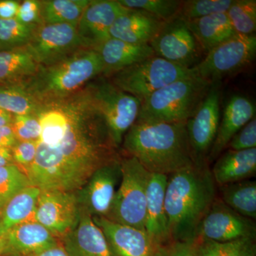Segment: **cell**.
I'll return each instance as SVG.
<instances>
[{"label":"cell","instance_id":"1","mask_svg":"<svg viewBox=\"0 0 256 256\" xmlns=\"http://www.w3.org/2000/svg\"><path fill=\"white\" fill-rule=\"evenodd\" d=\"M52 104L66 116V133L55 148L37 142L36 156L26 175L41 191L76 192L98 168L116 158V148L84 87Z\"/></svg>","mask_w":256,"mask_h":256},{"label":"cell","instance_id":"2","mask_svg":"<svg viewBox=\"0 0 256 256\" xmlns=\"http://www.w3.org/2000/svg\"><path fill=\"white\" fill-rule=\"evenodd\" d=\"M216 200V183L206 164L169 175L165 210L172 242H195L197 230Z\"/></svg>","mask_w":256,"mask_h":256},{"label":"cell","instance_id":"3","mask_svg":"<svg viewBox=\"0 0 256 256\" xmlns=\"http://www.w3.org/2000/svg\"><path fill=\"white\" fill-rule=\"evenodd\" d=\"M122 146L152 174H173L194 164L186 122L136 120L128 130Z\"/></svg>","mask_w":256,"mask_h":256},{"label":"cell","instance_id":"4","mask_svg":"<svg viewBox=\"0 0 256 256\" xmlns=\"http://www.w3.org/2000/svg\"><path fill=\"white\" fill-rule=\"evenodd\" d=\"M104 70L98 53L82 48L57 63L40 66L36 73L20 82L42 106L50 105L76 94Z\"/></svg>","mask_w":256,"mask_h":256},{"label":"cell","instance_id":"5","mask_svg":"<svg viewBox=\"0 0 256 256\" xmlns=\"http://www.w3.org/2000/svg\"><path fill=\"white\" fill-rule=\"evenodd\" d=\"M212 84L197 76L176 80L143 101L137 120L185 124L208 94Z\"/></svg>","mask_w":256,"mask_h":256},{"label":"cell","instance_id":"6","mask_svg":"<svg viewBox=\"0 0 256 256\" xmlns=\"http://www.w3.org/2000/svg\"><path fill=\"white\" fill-rule=\"evenodd\" d=\"M84 89L92 105L104 119L114 148H119L124 134L138 120L140 101L104 76L89 82Z\"/></svg>","mask_w":256,"mask_h":256},{"label":"cell","instance_id":"7","mask_svg":"<svg viewBox=\"0 0 256 256\" xmlns=\"http://www.w3.org/2000/svg\"><path fill=\"white\" fill-rule=\"evenodd\" d=\"M120 183L106 218L116 223L144 230L146 190L151 173L132 156L120 159Z\"/></svg>","mask_w":256,"mask_h":256},{"label":"cell","instance_id":"8","mask_svg":"<svg viewBox=\"0 0 256 256\" xmlns=\"http://www.w3.org/2000/svg\"><path fill=\"white\" fill-rule=\"evenodd\" d=\"M196 76L194 68L154 56L138 62L108 77L114 86L137 98L141 104L153 92L176 80Z\"/></svg>","mask_w":256,"mask_h":256},{"label":"cell","instance_id":"9","mask_svg":"<svg viewBox=\"0 0 256 256\" xmlns=\"http://www.w3.org/2000/svg\"><path fill=\"white\" fill-rule=\"evenodd\" d=\"M256 37L235 34L205 55L194 67L197 76L212 82H220L226 76L236 73L255 60Z\"/></svg>","mask_w":256,"mask_h":256},{"label":"cell","instance_id":"10","mask_svg":"<svg viewBox=\"0 0 256 256\" xmlns=\"http://www.w3.org/2000/svg\"><path fill=\"white\" fill-rule=\"evenodd\" d=\"M220 82H212L208 94L186 122L188 142L196 164H206L207 156L220 120Z\"/></svg>","mask_w":256,"mask_h":256},{"label":"cell","instance_id":"11","mask_svg":"<svg viewBox=\"0 0 256 256\" xmlns=\"http://www.w3.org/2000/svg\"><path fill=\"white\" fill-rule=\"evenodd\" d=\"M149 45L156 56L190 68L198 65L204 54L188 22L176 16L164 23Z\"/></svg>","mask_w":256,"mask_h":256},{"label":"cell","instance_id":"12","mask_svg":"<svg viewBox=\"0 0 256 256\" xmlns=\"http://www.w3.org/2000/svg\"><path fill=\"white\" fill-rule=\"evenodd\" d=\"M26 47L40 66L57 63L84 48L76 26L68 24H42Z\"/></svg>","mask_w":256,"mask_h":256},{"label":"cell","instance_id":"13","mask_svg":"<svg viewBox=\"0 0 256 256\" xmlns=\"http://www.w3.org/2000/svg\"><path fill=\"white\" fill-rule=\"evenodd\" d=\"M120 159L102 164L76 192L80 210L92 217H107L121 181Z\"/></svg>","mask_w":256,"mask_h":256},{"label":"cell","instance_id":"14","mask_svg":"<svg viewBox=\"0 0 256 256\" xmlns=\"http://www.w3.org/2000/svg\"><path fill=\"white\" fill-rule=\"evenodd\" d=\"M80 214L76 192L48 190L41 191L34 220L62 238L76 226Z\"/></svg>","mask_w":256,"mask_h":256},{"label":"cell","instance_id":"15","mask_svg":"<svg viewBox=\"0 0 256 256\" xmlns=\"http://www.w3.org/2000/svg\"><path fill=\"white\" fill-rule=\"evenodd\" d=\"M256 224L252 220L238 214L222 200H215L200 224L196 240L227 242L256 238Z\"/></svg>","mask_w":256,"mask_h":256},{"label":"cell","instance_id":"16","mask_svg":"<svg viewBox=\"0 0 256 256\" xmlns=\"http://www.w3.org/2000/svg\"><path fill=\"white\" fill-rule=\"evenodd\" d=\"M102 230L112 256H161L160 246L144 230L116 223L105 217H92Z\"/></svg>","mask_w":256,"mask_h":256},{"label":"cell","instance_id":"17","mask_svg":"<svg viewBox=\"0 0 256 256\" xmlns=\"http://www.w3.org/2000/svg\"><path fill=\"white\" fill-rule=\"evenodd\" d=\"M128 10L118 0H90L76 26L82 47L94 50L110 38L111 26Z\"/></svg>","mask_w":256,"mask_h":256},{"label":"cell","instance_id":"18","mask_svg":"<svg viewBox=\"0 0 256 256\" xmlns=\"http://www.w3.org/2000/svg\"><path fill=\"white\" fill-rule=\"evenodd\" d=\"M255 116L256 106L247 96L242 94L230 96L224 106L216 137L207 161L216 160L227 148L232 138Z\"/></svg>","mask_w":256,"mask_h":256},{"label":"cell","instance_id":"19","mask_svg":"<svg viewBox=\"0 0 256 256\" xmlns=\"http://www.w3.org/2000/svg\"><path fill=\"white\" fill-rule=\"evenodd\" d=\"M62 239L68 256H112L101 229L82 210L78 224Z\"/></svg>","mask_w":256,"mask_h":256},{"label":"cell","instance_id":"20","mask_svg":"<svg viewBox=\"0 0 256 256\" xmlns=\"http://www.w3.org/2000/svg\"><path fill=\"white\" fill-rule=\"evenodd\" d=\"M168 178L166 175L151 173L146 190L144 230L162 248L172 242L170 238L164 204Z\"/></svg>","mask_w":256,"mask_h":256},{"label":"cell","instance_id":"21","mask_svg":"<svg viewBox=\"0 0 256 256\" xmlns=\"http://www.w3.org/2000/svg\"><path fill=\"white\" fill-rule=\"evenodd\" d=\"M2 256H25L46 250L60 244L48 229L35 220L13 227L4 235Z\"/></svg>","mask_w":256,"mask_h":256},{"label":"cell","instance_id":"22","mask_svg":"<svg viewBox=\"0 0 256 256\" xmlns=\"http://www.w3.org/2000/svg\"><path fill=\"white\" fill-rule=\"evenodd\" d=\"M164 23L142 10L128 9L117 18L109 34L110 38L127 43L149 44Z\"/></svg>","mask_w":256,"mask_h":256},{"label":"cell","instance_id":"23","mask_svg":"<svg viewBox=\"0 0 256 256\" xmlns=\"http://www.w3.org/2000/svg\"><path fill=\"white\" fill-rule=\"evenodd\" d=\"M94 50L98 53L102 60L104 70L101 76L106 78L156 56L149 44H132L114 38L102 42Z\"/></svg>","mask_w":256,"mask_h":256},{"label":"cell","instance_id":"24","mask_svg":"<svg viewBox=\"0 0 256 256\" xmlns=\"http://www.w3.org/2000/svg\"><path fill=\"white\" fill-rule=\"evenodd\" d=\"M216 160L210 172L215 183L220 186L255 176L256 148L239 151L229 150Z\"/></svg>","mask_w":256,"mask_h":256},{"label":"cell","instance_id":"25","mask_svg":"<svg viewBox=\"0 0 256 256\" xmlns=\"http://www.w3.org/2000/svg\"><path fill=\"white\" fill-rule=\"evenodd\" d=\"M186 22L206 54L216 46L236 34L226 12L208 15Z\"/></svg>","mask_w":256,"mask_h":256},{"label":"cell","instance_id":"26","mask_svg":"<svg viewBox=\"0 0 256 256\" xmlns=\"http://www.w3.org/2000/svg\"><path fill=\"white\" fill-rule=\"evenodd\" d=\"M41 190L30 185L18 192L0 210V234L4 235L18 224L35 220V212Z\"/></svg>","mask_w":256,"mask_h":256},{"label":"cell","instance_id":"27","mask_svg":"<svg viewBox=\"0 0 256 256\" xmlns=\"http://www.w3.org/2000/svg\"><path fill=\"white\" fill-rule=\"evenodd\" d=\"M38 67L26 46L0 50V84L22 82L36 73Z\"/></svg>","mask_w":256,"mask_h":256},{"label":"cell","instance_id":"28","mask_svg":"<svg viewBox=\"0 0 256 256\" xmlns=\"http://www.w3.org/2000/svg\"><path fill=\"white\" fill-rule=\"evenodd\" d=\"M222 201L238 214L256 218V182H238L220 186Z\"/></svg>","mask_w":256,"mask_h":256},{"label":"cell","instance_id":"29","mask_svg":"<svg viewBox=\"0 0 256 256\" xmlns=\"http://www.w3.org/2000/svg\"><path fill=\"white\" fill-rule=\"evenodd\" d=\"M90 0H45L42 1L44 24H68L77 26Z\"/></svg>","mask_w":256,"mask_h":256},{"label":"cell","instance_id":"30","mask_svg":"<svg viewBox=\"0 0 256 256\" xmlns=\"http://www.w3.org/2000/svg\"><path fill=\"white\" fill-rule=\"evenodd\" d=\"M44 107L20 82L0 84V108L13 116L38 114Z\"/></svg>","mask_w":256,"mask_h":256},{"label":"cell","instance_id":"31","mask_svg":"<svg viewBox=\"0 0 256 256\" xmlns=\"http://www.w3.org/2000/svg\"><path fill=\"white\" fill-rule=\"evenodd\" d=\"M41 134L38 142L52 148L58 146L64 139L68 120L63 110L56 104L44 106L38 114Z\"/></svg>","mask_w":256,"mask_h":256},{"label":"cell","instance_id":"32","mask_svg":"<svg viewBox=\"0 0 256 256\" xmlns=\"http://www.w3.org/2000/svg\"><path fill=\"white\" fill-rule=\"evenodd\" d=\"M255 239L245 238L227 242L197 239V256H256Z\"/></svg>","mask_w":256,"mask_h":256},{"label":"cell","instance_id":"33","mask_svg":"<svg viewBox=\"0 0 256 256\" xmlns=\"http://www.w3.org/2000/svg\"><path fill=\"white\" fill-rule=\"evenodd\" d=\"M36 25L25 24L16 18H0V50H11L28 46L34 34Z\"/></svg>","mask_w":256,"mask_h":256},{"label":"cell","instance_id":"34","mask_svg":"<svg viewBox=\"0 0 256 256\" xmlns=\"http://www.w3.org/2000/svg\"><path fill=\"white\" fill-rule=\"evenodd\" d=\"M226 13L236 34L244 36L254 35L256 30V0H234Z\"/></svg>","mask_w":256,"mask_h":256},{"label":"cell","instance_id":"35","mask_svg":"<svg viewBox=\"0 0 256 256\" xmlns=\"http://www.w3.org/2000/svg\"><path fill=\"white\" fill-rule=\"evenodd\" d=\"M234 0H185L182 1L176 18L191 21L210 14L226 12Z\"/></svg>","mask_w":256,"mask_h":256},{"label":"cell","instance_id":"36","mask_svg":"<svg viewBox=\"0 0 256 256\" xmlns=\"http://www.w3.org/2000/svg\"><path fill=\"white\" fill-rule=\"evenodd\" d=\"M120 4L130 10H139L154 15L162 21L176 18L181 0H118Z\"/></svg>","mask_w":256,"mask_h":256},{"label":"cell","instance_id":"37","mask_svg":"<svg viewBox=\"0 0 256 256\" xmlns=\"http://www.w3.org/2000/svg\"><path fill=\"white\" fill-rule=\"evenodd\" d=\"M32 185L28 175L16 165L0 168V208L26 186Z\"/></svg>","mask_w":256,"mask_h":256},{"label":"cell","instance_id":"38","mask_svg":"<svg viewBox=\"0 0 256 256\" xmlns=\"http://www.w3.org/2000/svg\"><path fill=\"white\" fill-rule=\"evenodd\" d=\"M38 114L13 116L12 126L18 141H40L41 128Z\"/></svg>","mask_w":256,"mask_h":256},{"label":"cell","instance_id":"39","mask_svg":"<svg viewBox=\"0 0 256 256\" xmlns=\"http://www.w3.org/2000/svg\"><path fill=\"white\" fill-rule=\"evenodd\" d=\"M37 142L18 141L11 149L15 164L26 174L36 156Z\"/></svg>","mask_w":256,"mask_h":256},{"label":"cell","instance_id":"40","mask_svg":"<svg viewBox=\"0 0 256 256\" xmlns=\"http://www.w3.org/2000/svg\"><path fill=\"white\" fill-rule=\"evenodd\" d=\"M232 150H245L256 148V117L249 121L230 140L228 146Z\"/></svg>","mask_w":256,"mask_h":256},{"label":"cell","instance_id":"41","mask_svg":"<svg viewBox=\"0 0 256 256\" xmlns=\"http://www.w3.org/2000/svg\"><path fill=\"white\" fill-rule=\"evenodd\" d=\"M16 20L28 25L42 24V1L40 0H25L20 3Z\"/></svg>","mask_w":256,"mask_h":256},{"label":"cell","instance_id":"42","mask_svg":"<svg viewBox=\"0 0 256 256\" xmlns=\"http://www.w3.org/2000/svg\"><path fill=\"white\" fill-rule=\"evenodd\" d=\"M161 256H197L195 242H172L163 248Z\"/></svg>","mask_w":256,"mask_h":256},{"label":"cell","instance_id":"43","mask_svg":"<svg viewBox=\"0 0 256 256\" xmlns=\"http://www.w3.org/2000/svg\"><path fill=\"white\" fill-rule=\"evenodd\" d=\"M21 2L16 0H0V18L11 20L16 18Z\"/></svg>","mask_w":256,"mask_h":256},{"label":"cell","instance_id":"44","mask_svg":"<svg viewBox=\"0 0 256 256\" xmlns=\"http://www.w3.org/2000/svg\"><path fill=\"white\" fill-rule=\"evenodd\" d=\"M18 142L12 124L0 127V146L12 149Z\"/></svg>","mask_w":256,"mask_h":256},{"label":"cell","instance_id":"45","mask_svg":"<svg viewBox=\"0 0 256 256\" xmlns=\"http://www.w3.org/2000/svg\"><path fill=\"white\" fill-rule=\"evenodd\" d=\"M25 256H68L66 250H64L62 244H57L55 246L50 248L46 250H42V252H35V254H30V255Z\"/></svg>","mask_w":256,"mask_h":256},{"label":"cell","instance_id":"46","mask_svg":"<svg viewBox=\"0 0 256 256\" xmlns=\"http://www.w3.org/2000/svg\"><path fill=\"white\" fill-rule=\"evenodd\" d=\"M15 164L11 149L0 146V168ZM16 165V164H15Z\"/></svg>","mask_w":256,"mask_h":256},{"label":"cell","instance_id":"47","mask_svg":"<svg viewBox=\"0 0 256 256\" xmlns=\"http://www.w3.org/2000/svg\"><path fill=\"white\" fill-rule=\"evenodd\" d=\"M12 119L13 114L0 108V127L12 124Z\"/></svg>","mask_w":256,"mask_h":256},{"label":"cell","instance_id":"48","mask_svg":"<svg viewBox=\"0 0 256 256\" xmlns=\"http://www.w3.org/2000/svg\"><path fill=\"white\" fill-rule=\"evenodd\" d=\"M4 250V235L0 234V256H3Z\"/></svg>","mask_w":256,"mask_h":256},{"label":"cell","instance_id":"49","mask_svg":"<svg viewBox=\"0 0 256 256\" xmlns=\"http://www.w3.org/2000/svg\"><path fill=\"white\" fill-rule=\"evenodd\" d=\"M0 210H1V208H0Z\"/></svg>","mask_w":256,"mask_h":256}]
</instances>
